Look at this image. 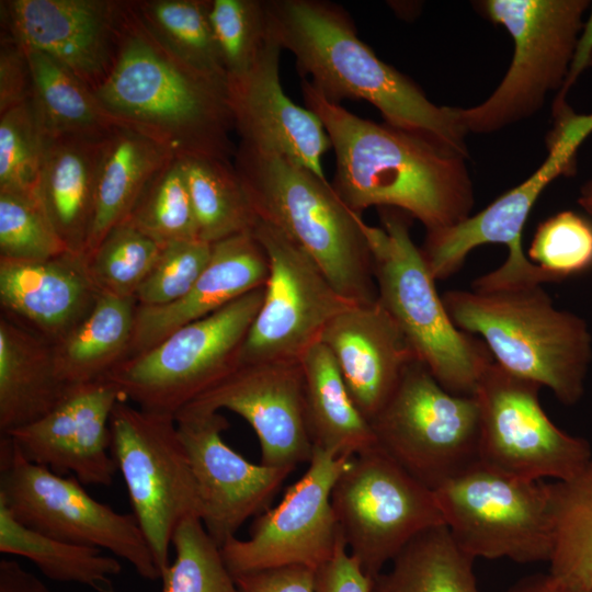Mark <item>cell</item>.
I'll use <instances>...</instances> for the list:
<instances>
[{
  "instance_id": "cell-43",
  "label": "cell",
  "mask_w": 592,
  "mask_h": 592,
  "mask_svg": "<svg viewBox=\"0 0 592 592\" xmlns=\"http://www.w3.org/2000/svg\"><path fill=\"white\" fill-rule=\"evenodd\" d=\"M530 261L554 282L592 267V224L572 210H562L540 223L528 249Z\"/></svg>"
},
{
  "instance_id": "cell-45",
  "label": "cell",
  "mask_w": 592,
  "mask_h": 592,
  "mask_svg": "<svg viewBox=\"0 0 592 592\" xmlns=\"http://www.w3.org/2000/svg\"><path fill=\"white\" fill-rule=\"evenodd\" d=\"M33 79L25 49L12 38L1 37L0 114L32 98Z\"/></svg>"
},
{
  "instance_id": "cell-35",
  "label": "cell",
  "mask_w": 592,
  "mask_h": 592,
  "mask_svg": "<svg viewBox=\"0 0 592 592\" xmlns=\"http://www.w3.org/2000/svg\"><path fill=\"white\" fill-rule=\"evenodd\" d=\"M554 523L548 572L592 592V458L571 479L554 482Z\"/></svg>"
},
{
  "instance_id": "cell-9",
  "label": "cell",
  "mask_w": 592,
  "mask_h": 592,
  "mask_svg": "<svg viewBox=\"0 0 592 592\" xmlns=\"http://www.w3.org/2000/svg\"><path fill=\"white\" fill-rule=\"evenodd\" d=\"M264 286L125 360L105 379L136 407L173 415L240 365Z\"/></svg>"
},
{
  "instance_id": "cell-22",
  "label": "cell",
  "mask_w": 592,
  "mask_h": 592,
  "mask_svg": "<svg viewBox=\"0 0 592 592\" xmlns=\"http://www.w3.org/2000/svg\"><path fill=\"white\" fill-rule=\"evenodd\" d=\"M100 294L82 254L0 259L1 315L53 345L87 317Z\"/></svg>"
},
{
  "instance_id": "cell-20",
  "label": "cell",
  "mask_w": 592,
  "mask_h": 592,
  "mask_svg": "<svg viewBox=\"0 0 592 592\" xmlns=\"http://www.w3.org/2000/svg\"><path fill=\"white\" fill-rule=\"evenodd\" d=\"M123 1H1L4 36L72 71L93 91L105 80L117 47Z\"/></svg>"
},
{
  "instance_id": "cell-21",
  "label": "cell",
  "mask_w": 592,
  "mask_h": 592,
  "mask_svg": "<svg viewBox=\"0 0 592 592\" xmlns=\"http://www.w3.org/2000/svg\"><path fill=\"white\" fill-rule=\"evenodd\" d=\"M281 52L271 31L252 67L228 78L235 130L240 143L275 151L326 179L322 157L331 148L330 139L319 117L285 94L280 78Z\"/></svg>"
},
{
  "instance_id": "cell-14",
  "label": "cell",
  "mask_w": 592,
  "mask_h": 592,
  "mask_svg": "<svg viewBox=\"0 0 592 592\" xmlns=\"http://www.w3.org/2000/svg\"><path fill=\"white\" fill-rule=\"evenodd\" d=\"M542 386L494 361L474 396L480 412L479 460L505 474L566 481L592 458L590 443L558 428L539 402Z\"/></svg>"
},
{
  "instance_id": "cell-44",
  "label": "cell",
  "mask_w": 592,
  "mask_h": 592,
  "mask_svg": "<svg viewBox=\"0 0 592 592\" xmlns=\"http://www.w3.org/2000/svg\"><path fill=\"white\" fill-rule=\"evenodd\" d=\"M210 254L212 244L201 240L162 246L135 295L137 305L163 306L182 298L206 267Z\"/></svg>"
},
{
  "instance_id": "cell-29",
  "label": "cell",
  "mask_w": 592,
  "mask_h": 592,
  "mask_svg": "<svg viewBox=\"0 0 592 592\" xmlns=\"http://www.w3.org/2000/svg\"><path fill=\"white\" fill-rule=\"evenodd\" d=\"M300 364L312 446L354 456L376 445L372 426L354 405L329 349L321 342L314 344Z\"/></svg>"
},
{
  "instance_id": "cell-6",
  "label": "cell",
  "mask_w": 592,
  "mask_h": 592,
  "mask_svg": "<svg viewBox=\"0 0 592 592\" xmlns=\"http://www.w3.org/2000/svg\"><path fill=\"white\" fill-rule=\"evenodd\" d=\"M378 210L382 226L365 224L377 301L447 391L474 396L493 362L491 353L482 340L459 330L448 316L436 281L411 238L409 215L390 207Z\"/></svg>"
},
{
  "instance_id": "cell-2",
  "label": "cell",
  "mask_w": 592,
  "mask_h": 592,
  "mask_svg": "<svg viewBox=\"0 0 592 592\" xmlns=\"http://www.w3.org/2000/svg\"><path fill=\"white\" fill-rule=\"evenodd\" d=\"M94 93L117 125L175 158L235 156L227 80L180 59L147 27L132 1H123L113 66Z\"/></svg>"
},
{
  "instance_id": "cell-19",
  "label": "cell",
  "mask_w": 592,
  "mask_h": 592,
  "mask_svg": "<svg viewBox=\"0 0 592 592\" xmlns=\"http://www.w3.org/2000/svg\"><path fill=\"white\" fill-rule=\"evenodd\" d=\"M124 399L107 379L69 386L47 414L7 434L30 462L73 475L82 485L110 486L117 473L111 453L110 421Z\"/></svg>"
},
{
  "instance_id": "cell-5",
  "label": "cell",
  "mask_w": 592,
  "mask_h": 592,
  "mask_svg": "<svg viewBox=\"0 0 592 592\" xmlns=\"http://www.w3.org/2000/svg\"><path fill=\"white\" fill-rule=\"evenodd\" d=\"M442 299L454 325L480 337L502 368L547 387L563 405L581 399L592 362L588 322L557 308L542 285L454 289Z\"/></svg>"
},
{
  "instance_id": "cell-16",
  "label": "cell",
  "mask_w": 592,
  "mask_h": 592,
  "mask_svg": "<svg viewBox=\"0 0 592 592\" xmlns=\"http://www.w3.org/2000/svg\"><path fill=\"white\" fill-rule=\"evenodd\" d=\"M352 456L314 447L305 474L285 491L278 504L262 512L250 536H237L221 547L232 576L287 566L316 571L342 540L331 492Z\"/></svg>"
},
{
  "instance_id": "cell-25",
  "label": "cell",
  "mask_w": 592,
  "mask_h": 592,
  "mask_svg": "<svg viewBox=\"0 0 592 592\" xmlns=\"http://www.w3.org/2000/svg\"><path fill=\"white\" fill-rule=\"evenodd\" d=\"M554 123L547 137L548 155L542 166L524 182L453 229L452 238L458 251L468 254L479 246L501 243L508 248L509 259L524 257L521 236L530 212L553 180L576 172L577 150L592 133V113L576 114L569 106L554 117Z\"/></svg>"
},
{
  "instance_id": "cell-31",
  "label": "cell",
  "mask_w": 592,
  "mask_h": 592,
  "mask_svg": "<svg viewBox=\"0 0 592 592\" xmlns=\"http://www.w3.org/2000/svg\"><path fill=\"white\" fill-rule=\"evenodd\" d=\"M474 561L445 525L411 540L372 583L371 592H480Z\"/></svg>"
},
{
  "instance_id": "cell-41",
  "label": "cell",
  "mask_w": 592,
  "mask_h": 592,
  "mask_svg": "<svg viewBox=\"0 0 592 592\" xmlns=\"http://www.w3.org/2000/svg\"><path fill=\"white\" fill-rule=\"evenodd\" d=\"M209 18L227 78L246 73L271 36L266 0H212Z\"/></svg>"
},
{
  "instance_id": "cell-38",
  "label": "cell",
  "mask_w": 592,
  "mask_h": 592,
  "mask_svg": "<svg viewBox=\"0 0 592 592\" xmlns=\"http://www.w3.org/2000/svg\"><path fill=\"white\" fill-rule=\"evenodd\" d=\"M174 559L161 574L160 592H240L200 517L183 520L172 538Z\"/></svg>"
},
{
  "instance_id": "cell-26",
  "label": "cell",
  "mask_w": 592,
  "mask_h": 592,
  "mask_svg": "<svg viewBox=\"0 0 592 592\" xmlns=\"http://www.w3.org/2000/svg\"><path fill=\"white\" fill-rule=\"evenodd\" d=\"M106 136L46 137L35 189L59 237L70 251L82 255L92 224L96 178Z\"/></svg>"
},
{
  "instance_id": "cell-7",
  "label": "cell",
  "mask_w": 592,
  "mask_h": 592,
  "mask_svg": "<svg viewBox=\"0 0 592 592\" xmlns=\"http://www.w3.org/2000/svg\"><path fill=\"white\" fill-rule=\"evenodd\" d=\"M589 0H485L479 8L512 36L514 54L498 88L482 103L453 107L466 132L492 133L527 118L568 77Z\"/></svg>"
},
{
  "instance_id": "cell-18",
  "label": "cell",
  "mask_w": 592,
  "mask_h": 592,
  "mask_svg": "<svg viewBox=\"0 0 592 592\" xmlns=\"http://www.w3.org/2000/svg\"><path fill=\"white\" fill-rule=\"evenodd\" d=\"M183 409H226L243 418L257 434L265 466L295 469L311 458L300 361L241 363Z\"/></svg>"
},
{
  "instance_id": "cell-34",
  "label": "cell",
  "mask_w": 592,
  "mask_h": 592,
  "mask_svg": "<svg viewBox=\"0 0 592 592\" xmlns=\"http://www.w3.org/2000/svg\"><path fill=\"white\" fill-rule=\"evenodd\" d=\"M179 159L201 241L213 244L252 231L259 218L231 160L200 156Z\"/></svg>"
},
{
  "instance_id": "cell-30",
  "label": "cell",
  "mask_w": 592,
  "mask_h": 592,
  "mask_svg": "<svg viewBox=\"0 0 592 592\" xmlns=\"http://www.w3.org/2000/svg\"><path fill=\"white\" fill-rule=\"evenodd\" d=\"M137 303L101 293L92 310L53 345L56 369L67 386L104 379L129 354Z\"/></svg>"
},
{
  "instance_id": "cell-33",
  "label": "cell",
  "mask_w": 592,
  "mask_h": 592,
  "mask_svg": "<svg viewBox=\"0 0 592 592\" xmlns=\"http://www.w3.org/2000/svg\"><path fill=\"white\" fill-rule=\"evenodd\" d=\"M0 551L27 558L47 578L83 584L95 592H115L121 562L102 549L71 544L18 522L0 504Z\"/></svg>"
},
{
  "instance_id": "cell-32",
  "label": "cell",
  "mask_w": 592,
  "mask_h": 592,
  "mask_svg": "<svg viewBox=\"0 0 592 592\" xmlns=\"http://www.w3.org/2000/svg\"><path fill=\"white\" fill-rule=\"evenodd\" d=\"M25 52L33 79L32 102L46 137H104L117 126L94 91L72 71L39 52Z\"/></svg>"
},
{
  "instance_id": "cell-39",
  "label": "cell",
  "mask_w": 592,
  "mask_h": 592,
  "mask_svg": "<svg viewBox=\"0 0 592 592\" xmlns=\"http://www.w3.org/2000/svg\"><path fill=\"white\" fill-rule=\"evenodd\" d=\"M161 247L127 223H121L87 259L90 276L100 293L135 298Z\"/></svg>"
},
{
  "instance_id": "cell-12",
  "label": "cell",
  "mask_w": 592,
  "mask_h": 592,
  "mask_svg": "<svg viewBox=\"0 0 592 592\" xmlns=\"http://www.w3.org/2000/svg\"><path fill=\"white\" fill-rule=\"evenodd\" d=\"M331 503L349 554L372 579L417 536L445 525L434 491L377 444L351 457Z\"/></svg>"
},
{
  "instance_id": "cell-23",
  "label": "cell",
  "mask_w": 592,
  "mask_h": 592,
  "mask_svg": "<svg viewBox=\"0 0 592 592\" xmlns=\"http://www.w3.org/2000/svg\"><path fill=\"white\" fill-rule=\"evenodd\" d=\"M320 342L331 352L354 405L368 422L386 403L407 365L418 358L377 300L353 304L340 312Z\"/></svg>"
},
{
  "instance_id": "cell-50",
  "label": "cell",
  "mask_w": 592,
  "mask_h": 592,
  "mask_svg": "<svg viewBox=\"0 0 592 592\" xmlns=\"http://www.w3.org/2000/svg\"><path fill=\"white\" fill-rule=\"evenodd\" d=\"M505 592H588L558 580L549 572L536 573L526 576L513 585H511Z\"/></svg>"
},
{
  "instance_id": "cell-13",
  "label": "cell",
  "mask_w": 592,
  "mask_h": 592,
  "mask_svg": "<svg viewBox=\"0 0 592 592\" xmlns=\"http://www.w3.org/2000/svg\"><path fill=\"white\" fill-rule=\"evenodd\" d=\"M111 453L122 475L133 515L162 572L170 563L180 523L201 519V503L175 418L121 399L111 421Z\"/></svg>"
},
{
  "instance_id": "cell-1",
  "label": "cell",
  "mask_w": 592,
  "mask_h": 592,
  "mask_svg": "<svg viewBox=\"0 0 592 592\" xmlns=\"http://www.w3.org/2000/svg\"><path fill=\"white\" fill-rule=\"evenodd\" d=\"M305 105L328 134L335 157L331 183L345 205L397 208L432 232L471 215L473 182L465 158L415 134L362 118L301 79Z\"/></svg>"
},
{
  "instance_id": "cell-15",
  "label": "cell",
  "mask_w": 592,
  "mask_h": 592,
  "mask_svg": "<svg viewBox=\"0 0 592 592\" xmlns=\"http://www.w3.org/2000/svg\"><path fill=\"white\" fill-rule=\"evenodd\" d=\"M269 259L263 300L244 340L240 364L300 361L323 330L353 301L343 297L316 262L273 226L251 231Z\"/></svg>"
},
{
  "instance_id": "cell-42",
  "label": "cell",
  "mask_w": 592,
  "mask_h": 592,
  "mask_svg": "<svg viewBox=\"0 0 592 592\" xmlns=\"http://www.w3.org/2000/svg\"><path fill=\"white\" fill-rule=\"evenodd\" d=\"M69 250L35 194L0 192V259L36 261Z\"/></svg>"
},
{
  "instance_id": "cell-27",
  "label": "cell",
  "mask_w": 592,
  "mask_h": 592,
  "mask_svg": "<svg viewBox=\"0 0 592 592\" xmlns=\"http://www.w3.org/2000/svg\"><path fill=\"white\" fill-rule=\"evenodd\" d=\"M53 344L0 315V433L35 422L67 392Z\"/></svg>"
},
{
  "instance_id": "cell-48",
  "label": "cell",
  "mask_w": 592,
  "mask_h": 592,
  "mask_svg": "<svg viewBox=\"0 0 592 592\" xmlns=\"http://www.w3.org/2000/svg\"><path fill=\"white\" fill-rule=\"evenodd\" d=\"M0 592H55L18 561L0 560Z\"/></svg>"
},
{
  "instance_id": "cell-17",
  "label": "cell",
  "mask_w": 592,
  "mask_h": 592,
  "mask_svg": "<svg viewBox=\"0 0 592 592\" xmlns=\"http://www.w3.org/2000/svg\"><path fill=\"white\" fill-rule=\"evenodd\" d=\"M201 503V521L221 547L251 516L261 513L294 470L253 464L221 436L220 412L182 409L175 415Z\"/></svg>"
},
{
  "instance_id": "cell-10",
  "label": "cell",
  "mask_w": 592,
  "mask_h": 592,
  "mask_svg": "<svg viewBox=\"0 0 592 592\" xmlns=\"http://www.w3.org/2000/svg\"><path fill=\"white\" fill-rule=\"evenodd\" d=\"M369 424L376 444L432 490L479 460L476 397L447 391L418 358Z\"/></svg>"
},
{
  "instance_id": "cell-49",
  "label": "cell",
  "mask_w": 592,
  "mask_h": 592,
  "mask_svg": "<svg viewBox=\"0 0 592 592\" xmlns=\"http://www.w3.org/2000/svg\"><path fill=\"white\" fill-rule=\"evenodd\" d=\"M590 8V14L583 24L568 77L560 90L563 95H567L582 71L592 66V4Z\"/></svg>"
},
{
  "instance_id": "cell-47",
  "label": "cell",
  "mask_w": 592,
  "mask_h": 592,
  "mask_svg": "<svg viewBox=\"0 0 592 592\" xmlns=\"http://www.w3.org/2000/svg\"><path fill=\"white\" fill-rule=\"evenodd\" d=\"M240 592H315V571L287 566L234 577Z\"/></svg>"
},
{
  "instance_id": "cell-3",
  "label": "cell",
  "mask_w": 592,
  "mask_h": 592,
  "mask_svg": "<svg viewBox=\"0 0 592 592\" xmlns=\"http://www.w3.org/2000/svg\"><path fill=\"white\" fill-rule=\"evenodd\" d=\"M270 27L296 61L301 79L326 99L363 100L386 124L466 158V132L453 107L437 106L408 77L377 57L357 36L348 12L320 0H266Z\"/></svg>"
},
{
  "instance_id": "cell-51",
  "label": "cell",
  "mask_w": 592,
  "mask_h": 592,
  "mask_svg": "<svg viewBox=\"0 0 592 592\" xmlns=\"http://www.w3.org/2000/svg\"><path fill=\"white\" fill-rule=\"evenodd\" d=\"M578 203L592 216V178L582 185L578 196Z\"/></svg>"
},
{
  "instance_id": "cell-28",
  "label": "cell",
  "mask_w": 592,
  "mask_h": 592,
  "mask_svg": "<svg viewBox=\"0 0 592 592\" xmlns=\"http://www.w3.org/2000/svg\"><path fill=\"white\" fill-rule=\"evenodd\" d=\"M173 158L162 146L128 127L117 125L110 132L98 171L86 259L127 218L147 184Z\"/></svg>"
},
{
  "instance_id": "cell-8",
  "label": "cell",
  "mask_w": 592,
  "mask_h": 592,
  "mask_svg": "<svg viewBox=\"0 0 592 592\" xmlns=\"http://www.w3.org/2000/svg\"><path fill=\"white\" fill-rule=\"evenodd\" d=\"M433 491L451 536L473 559L549 561L554 482L519 478L478 460Z\"/></svg>"
},
{
  "instance_id": "cell-40",
  "label": "cell",
  "mask_w": 592,
  "mask_h": 592,
  "mask_svg": "<svg viewBox=\"0 0 592 592\" xmlns=\"http://www.w3.org/2000/svg\"><path fill=\"white\" fill-rule=\"evenodd\" d=\"M45 144L32 98L0 114V192L35 194Z\"/></svg>"
},
{
  "instance_id": "cell-37",
  "label": "cell",
  "mask_w": 592,
  "mask_h": 592,
  "mask_svg": "<svg viewBox=\"0 0 592 592\" xmlns=\"http://www.w3.org/2000/svg\"><path fill=\"white\" fill-rule=\"evenodd\" d=\"M123 223L160 246L200 240L185 174L179 158H173L151 179Z\"/></svg>"
},
{
  "instance_id": "cell-11",
  "label": "cell",
  "mask_w": 592,
  "mask_h": 592,
  "mask_svg": "<svg viewBox=\"0 0 592 592\" xmlns=\"http://www.w3.org/2000/svg\"><path fill=\"white\" fill-rule=\"evenodd\" d=\"M0 504L21 524L56 539L95 547L128 561L144 579L161 571L133 514L96 501L75 477L27 460L0 437Z\"/></svg>"
},
{
  "instance_id": "cell-46",
  "label": "cell",
  "mask_w": 592,
  "mask_h": 592,
  "mask_svg": "<svg viewBox=\"0 0 592 592\" xmlns=\"http://www.w3.org/2000/svg\"><path fill=\"white\" fill-rule=\"evenodd\" d=\"M373 579L349 554L344 540L333 556L315 571V592H371Z\"/></svg>"
},
{
  "instance_id": "cell-24",
  "label": "cell",
  "mask_w": 592,
  "mask_h": 592,
  "mask_svg": "<svg viewBox=\"0 0 592 592\" xmlns=\"http://www.w3.org/2000/svg\"><path fill=\"white\" fill-rule=\"evenodd\" d=\"M269 270L267 255L251 231L213 243L206 267L182 298L163 306L137 305L127 358L153 348L178 329L264 286Z\"/></svg>"
},
{
  "instance_id": "cell-4",
  "label": "cell",
  "mask_w": 592,
  "mask_h": 592,
  "mask_svg": "<svg viewBox=\"0 0 592 592\" xmlns=\"http://www.w3.org/2000/svg\"><path fill=\"white\" fill-rule=\"evenodd\" d=\"M234 164L259 220L307 253L343 297L355 304L377 300L366 223L327 179L243 143L236 148Z\"/></svg>"
},
{
  "instance_id": "cell-36",
  "label": "cell",
  "mask_w": 592,
  "mask_h": 592,
  "mask_svg": "<svg viewBox=\"0 0 592 592\" xmlns=\"http://www.w3.org/2000/svg\"><path fill=\"white\" fill-rule=\"evenodd\" d=\"M212 0H141L133 8L173 54L193 68L228 80L214 35Z\"/></svg>"
}]
</instances>
